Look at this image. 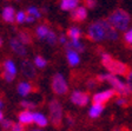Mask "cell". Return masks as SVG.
Here are the masks:
<instances>
[{
  "instance_id": "1",
  "label": "cell",
  "mask_w": 132,
  "mask_h": 131,
  "mask_svg": "<svg viewBox=\"0 0 132 131\" xmlns=\"http://www.w3.org/2000/svg\"><path fill=\"white\" fill-rule=\"evenodd\" d=\"M87 38L92 41H104V40H117L118 31L113 27L107 19H99L90 24L87 28Z\"/></svg>"
},
{
  "instance_id": "2",
  "label": "cell",
  "mask_w": 132,
  "mask_h": 131,
  "mask_svg": "<svg viewBox=\"0 0 132 131\" xmlns=\"http://www.w3.org/2000/svg\"><path fill=\"white\" fill-rule=\"evenodd\" d=\"M102 64L109 71V73L114 74V76L127 77V74L131 71V68H130V66L127 64L113 58L110 53H106V52L102 53Z\"/></svg>"
},
{
  "instance_id": "3",
  "label": "cell",
  "mask_w": 132,
  "mask_h": 131,
  "mask_svg": "<svg viewBox=\"0 0 132 131\" xmlns=\"http://www.w3.org/2000/svg\"><path fill=\"white\" fill-rule=\"evenodd\" d=\"M107 21L112 25L117 31L120 32H126L129 31V26L132 22V17L130 13L123 8H116L113 12H111Z\"/></svg>"
},
{
  "instance_id": "4",
  "label": "cell",
  "mask_w": 132,
  "mask_h": 131,
  "mask_svg": "<svg viewBox=\"0 0 132 131\" xmlns=\"http://www.w3.org/2000/svg\"><path fill=\"white\" fill-rule=\"evenodd\" d=\"M98 80V83L106 82L112 86V89L114 90L116 95H119V97H126L130 95V90L127 87V84L124 83L121 79H119L117 76L111 73H104V74H99L96 78Z\"/></svg>"
},
{
  "instance_id": "5",
  "label": "cell",
  "mask_w": 132,
  "mask_h": 131,
  "mask_svg": "<svg viewBox=\"0 0 132 131\" xmlns=\"http://www.w3.org/2000/svg\"><path fill=\"white\" fill-rule=\"evenodd\" d=\"M50 110V120L54 128H60L63 122V106L59 101L52 99L48 104Z\"/></svg>"
},
{
  "instance_id": "6",
  "label": "cell",
  "mask_w": 132,
  "mask_h": 131,
  "mask_svg": "<svg viewBox=\"0 0 132 131\" xmlns=\"http://www.w3.org/2000/svg\"><path fill=\"white\" fill-rule=\"evenodd\" d=\"M51 86H52V90L55 95L63 96L66 95L67 91H69V85L66 83L65 77L61 73H54L52 77V80H51Z\"/></svg>"
},
{
  "instance_id": "7",
  "label": "cell",
  "mask_w": 132,
  "mask_h": 131,
  "mask_svg": "<svg viewBox=\"0 0 132 131\" xmlns=\"http://www.w3.org/2000/svg\"><path fill=\"white\" fill-rule=\"evenodd\" d=\"M116 92L113 89H109V90L102 91V92H97L92 96V102L93 104H100V105H105L109 101L114 97Z\"/></svg>"
},
{
  "instance_id": "8",
  "label": "cell",
  "mask_w": 132,
  "mask_h": 131,
  "mask_svg": "<svg viewBox=\"0 0 132 131\" xmlns=\"http://www.w3.org/2000/svg\"><path fill=\"white\" fill-rule=\"evenodd\" d=\"M70 99H71V102L73 104L82 107V106H86L87 103L90 102V96L86 92H82V91H79V90H74L71 93Z\"/></svg>"
},
{
  "instance_id": "9",
  "label": "cell",
  "mask_w": 132,
  "mask_h": 131,
  "mask_svg": "<svg viewBox=\"0 0 132 131\" xmlns=\"http://www.w3.org/2000/svg\"><path fill=\"white\" fill-rule=\"evenodd\" d=\"M20 67H21L22 74H24L26 78H28V79H36V78H37L36 66H34V64L31 63L30 60L24 59L21 61V65H20Z\"/></svg>"
},
{
  "instance_id": "10",
  "label": "cell",
  "mask_w": 132,
  "mask_h": 131,
  "mask_svg": "<svg viewBox=\"0 0 132 131\" xmlns=\"http://www.w3.org/2000/svg\"><path fill=\"white\" fill-rule=\"evenodd\" d=\"M87 18V8L85 6H78L76 10L71 11V19L76 22H82Z\"/></svg>"
},
{
  "instance_id": "11",
  "label": "cell",
  "mask_w": 132,
  "mask_h": 131,
  "mask_svg": "<svg viewBox=\"0 0 132 131\" xmlns=\"http://www.w3.org/2000/svg\"><path fill=\"white\" fill-rule=\"evenodd\" d=\"M10 46H11L12 51H13L14 53H16L18 56L24 57V56L27 55V50H26L25 45L18 38H12L11 40H10Z\"/></svg>"
},
{
  "instance_id": "12",
  "label": "cell",
  "mask_w": 132,
  "mask_h": 131,
  "mask_svg": "<svg viewBox=\"0 0 132 131\" xmlns=\"http://www.w3.org/2000/svg\"><path fill=\"white\" fill-rule=\"evenodd\" d=\"M65 49H66V58H67L70 66H77L80 63L79 53L76 52L73 49H70V47H65Z\"/></svg>"
},
{
  "instance_id": "13",
  "label": "cell",
  "mask_w": 132,
  "mask_h": 131,
  "mask_svg": "<svg viewBox=\"0 0 132 131\" xmlns=\"http://www.w3.org/2000/svg\"><path fill=\"white\" fill-rule=\"evenodd\" d=\"M15 16H16V12L12 6H6V7H4L3 13H1V17H3L4 21L8 22V24H12V22L15 20Z\"/></svg>"
},
{
  "instance_id": "14",
  "label": "cell",
  "mask_w": 132,
  "mask_h": 131,
  "mask_svg": "<svg viewBox=\"0 0 132 131\" xmlns=\"http://www.w3.org/2000/svg\"><path fill=\"white\" fill-rule=\"evenodd\" d=\"M16 91H18V93L20 96L26 97L33 91V86L30 82H20L18 84V86H16Z\"/></svg>"
},
{
  "instance_id": "15",
  "label": "cell",
  "mask_w": 132,
  "mask_h": 131,
  "mask_svg": "<svg viewBox=\"0 0 132 131\" xmlns=\"http://www.w3.org/2000/svg\"><path fill=\"white\" fill-rule=\"evenodd\" d=\"M80 0H60V10L61 11H73L79 6Z\"/></svg>"
},
{
  "instance_id": "16",
  "label": "cell",
  "mask_w": 132,
  "mask_h": 131,
  "mask_svg": "<svg viewBox=\"0 0 132 131\" xmlns=\"http://www.w3.org/2000/svg\"><path fill=\"white\" fill-rule=\"evenodd\" d=\"M18 119H19V123H21L22 125H30L33 123V112L24 110L18 115Z\"/></svg>"
},
{
  "instance_id": "17",
  "label": "cell",
  "mask_w": 132,
  "mask_h": 131,
  "mask_svg": "<svg viewBox=\"0 0 132 131\" xmlns=\"http://www.w3.org/2000/svg\"><path fill=\"white\" fill-rule=\"evenodd\" d=\"M50 120L46 116H44L41 112H33V123H36L38 128H45L47 126Z\"/></svg>"
},
{
  "instance_id": "18",
  "label": "cell",
  "mask_w": 132,
  "mask_h": 131,
  "mask_svg": "<svg viewBox=\"0 0 132 131\" xmlns=\"http://www.w3.org/2000/svg\"><path fill=\"white\" fill-rule=\"evenodd\" d=\"M105 105H100V104H92V106L88 110V116H90L92 119H96V118L100 117V115L104 111Z\"/></svg>"
},
{
  "instance_id": "19",
  "label": "cell",
  "mask_w": 132,
  "mask_h": 131,
  "mask_svg": "<svg viewBox=\"0 0 132 131\" xmlns=\"http://www.w3.org/2000/svg\"><path fill=\"white\" fill-rule=\"evenodd\" d=\"M82 36V32L79 27L77 26H72L67 30V37H69L71 40H80Z\"/></svg>"
},
{
  "instance_id": "20",
  "label": "cell",
  "mask_w": 132,
  "mask_h": 131,
  "mask_svg": "<svg viewBox=\"0 0 132 131\" xmlns=\"http://www.w3.org/2000/svg\"><path fill=\"white\" fill-rule=\"evenodd\" d=\"M3 67H4V71L7 72V73H11L13 76L16 74V66L12 59H6L3 64Z\"/></svg>"
},
{
  "instance_id": "21",
  "label": "cell",
  "mask_w": 132,
  "mask_h": 131,
  "mask_svg": "<svg viewBox=\"0 0 132 131\" xmlns=\"http://www.w3.org/2000/svg\"><path fill=\"white\" fill-rule=\"evenodd\" d=\"M65 47H70V49H73L76 52L78 53H82V52L85 51V46L80 43V40H71L65 45Z\"/></svg>"
},
{
  "instance_id": "22",
  "label": "cell",
  "mask_w": 132,
  "mask_h": 131,
  "mask_svg": "<svg viewBox=\"0 0 132 131\" xmlns=\"http://www.w3.org/2000/svg\"><path fill=\"white\" fill-rule=\"evenodd\" d=\"M16 38L19 39L20 41H21L24 45H30V44H32V37H31V33L28 32V31H20L19 33H18V37Z\"/></svg>"
},
{
  "instance_id": "23",
  "label": "cell",
  "mask_w": 132,
  "mask_h": 131,
  "mask_svg": "<svg viewBox=\"0 0 132 131\" xmlns=\"http://www.w3.org/2000/svg\"><path fill=\"white\" fill-rule=\"evenodd\" d=\"M48 32H50V28L47 27L46 25H39L36 30L37 37H38L39 39H41V40H45V38L47 37Z\"/></svg>"
},
{
  "instance_id": "24",
  "label": "cell",
  "mask_w": 132,
  "mask_h": 131,
  "mask_svg": "<svg viewBox=\"0 0 132 131\" xmlns=\"http://www.w3.org/2000/svg\"><path fill=\"white\" fill-rule=\"evenodd\" d=\"M45 40H46V43L48 44V45H51V46H54L55 44H57V41H58L57 33H55L54 31L50 30V32H48V34H47V37L45 38Z\"/></svg>"
},
{
  "instance_id": "25",
  "label": "cell",
  "mask_w": 132,
  "mask_h": 131,
  "mask_svg": "<svg viewBox=\"0 0 132 131\" xmlns=\"http://www.w3.org/2000/svg\"><path fill=\"white\" fill-rule=\"evenodd\" d=\"M33 64L38 68H44V67H46V65H47V60L45 59L44 57H41V56H37V57H34Z\"/></svg>"
},
{
  "instance_id": "26",
  "label": "cell",
  "mask_w": 132,
  "mask_h": 131,
  "mask_svg": "<svg viewBox=\"0 0 132 131\" xmlns=\"http://www.w3.org/2000/svg\"><path fill=\"white\" fill-rule=\"evenodd\" d=\"M26 13H27L28 16H32L33 18H36V19H39V18H41V11L39 10V8L34 7V6H31V7H28L27 10H26Z\"/></svg>"
},
{
  "instance_id": "27",
  "label": "cell",
  "mask_w": 132,
  "mask_h": 131,
  "mask_svg": "<svg viewBox=\"0 0 132 131\" xmlns=\"http://www.w3.org/2000/svg\"><path fill=\"white\" fill-rule=\"evenodd\" d=\"M20 106L22 107L24 110H28V111H32L37 107V105L33 102H30V101H21L20 103Z\"/></svg>"
},
{
  "instance_id": "28",
  "label": "cell",
  "mask_w": 132,
  "mask_h": 131,
  "mask_svg": "<svg viewBox=\"0 0 132 131\" xmlns=\"http://www.w3.org/2000/svg\"><path fill=\"white\" fill-rule=\"evenodd\" d=\"M26 16H27L26 11H19V12H16L15 21L18 22V24H24L25 20H26Z\"/></svg>"
},
{
  "instance_id": "29",
  "label": "cell",
  "mask_w": 132,
  "mask_h": 131,
  "mask_svg": "<svg viewBox=\"0 0 132 131\" xmlns=\"http://www.w3.org/2000/svg\"><path fill=\"white\" fill-rule=\"evenodd\" d=\"M84 3V6L86 8H90V10H94L98 6V1L97 0H81Z\"/></svg>"
},
{
  "instance_id": "30",
  "label": "cell",
  "mask_w": 132,
  "mask_h": 131,
  "mask_svg": "<svg viewBox=\"0 0 132 131\" xmlns=\"http://www.w3.org/2000/svg\"><path fill=\"white\" fill-rule=\"evenodd\" d=\"M13 122H12L11 119H4L3 122H1V128L4 129V130L6 131H10L12 130V126H13Z\"/></svg>"
},
{
  "instance_id": "31",
  "label": "cell",
  "mask_w": 132,
  "mask_h": 131,
  "mask_svg": "<svg viewBox=\"0 0 132 131\" xmlns=\"http://www.w3.org/2000/svg\"><path fill=\"white\" fill-rule=\"evenodd\" d=\"M124 40L126 41L127 44L132 45V28H130L129 31L125 32V34H124Z\"/></svg>"
},
{
  "instance_id": "32",
  "label": "cell",
  "mask_w": 132,
  "mask_h": 131,
  "mask_svg": "<svg viewBox=\"0 0 132 131\" xmlns=\"http://www.w3.org/2000/svg\"><path fill=\"white\" fill-rule=\"evenodd\" d=\"M1 77H3L7 83H12L14 80V78H15V76H13V74H11V73H7V72H5V71L1 73Z\"/></svg>"
},
{
  "instance_id": "33",
  "label": "cell",
  "mask_w": 132,
  "mask_h": 131,
  "mask_svg": "<svg viewBox=\"0 0 132 131\" xmlns=\"http://www.w3.org/2000/svg\"><path fill=\"white\" fill-rule=\"evenodd\" d=\"M126 84L130 90V93H132V70L130 71V73L127 74V77H126Z\"/></svg>"
},
{
  "instance_id": "34",
  "label": "cell",
  "mask_w": 132,
  "mask_h": 131,
  "mask_svg": "<svg viewBox=\"0 0 132 131\" xmlns=\"http://www.w3.org/2000/svg\"><path fill=\"white\" fill-rule=\"evenodd\" d=\"M11 131H25V126L21 123H14Z\"/></svg>"
},
{
  "instance_id": "35",
  "label": "cell",
  "mask_w": 132,
  "mask_h": 131,
  "mask_svg": "<svg viewBox=\"0 0 132 131\" xmlns=\"http://www.w3.org/2000/svg\"><path fill=\"white\" fill-rule=\"evenodd\" d=\"M116 104L119 105V106H126L127 101L125 97H119V98H117V101H116Z\"/></svg>"
},
{
  "instance_id": "36",
  "label": "cell",
  "mask_w": 132,
  "mask_h": 131,
  "mask_svg": "<svg viewBox=\"0 0 132 131\" xmlns=\"http://www.w3.org/2000/svg\"><path fill=\"white\" fill-rule=\"evenodd\" d=\"M58 41H59V43H60L61 45H66V44L69 43V41H67V38H66L65 34H60V37L58 38Z\"/></svg>"
},
{
  "instance_id": "37",
  "label": "cell",
  "mask_w": 132,
  "mask_h": 131,
  "mask_svg": "<svg viewBox=\"0 0 132 131\" xmlns=\"http://www.w3.org/2000/svg\"><path fill=\"white\" fill-rule=\"evenodd\" d=\"M36 21V18H33L32 16H26V20H25V22H27V24H32V22Z\"/></svg>"
},
{
  "instance_id": "38",
  "label": "cell",
  "mask_w": 132,
  "mask_h": 131,
  "mask_svg": "<svg viewBox=\"0 0 132 131\" xmlns=\"http://www.w3.org/2000/svg\"><path fill=\"white\" fill-rule=\"evenodd\" d=\"M94 83H98V80L97 79H91V80H88V83H87V86L90 87V89H93L94 87Z\"/></svg>"
},
{
  "instance_id": "39",
  "label": "cell",
  "mask_w": 132,
  "mask_h": 131,
  "mask_svg": "<svg viewBox=\"0 0 132 131\" xmlns=\"http://www.w3.org/2000/svg\"><path fill=\"white\" fill-rule=\"evenodd\" d=\"M67 122H69L70 125H72V124H73V118H72L71 116H67Z\"/></svg>"
},
{
  "instance_id": "40",
  "label": "cell",
  "mask_w": 132,
  "mask_h": 131,
  "mask_svg": "<svg viewBox=\"0 0 132 131\" xmlns=\"http://www.w3.org/2000/svg\"><path fill=\"white\" fill-rule=\"evenodd\" d=\"M27 131H43V130H40L39 128H33V129H30V130H27Z\"/></svg>"
},
{
  "instance_id": "41",
  "label": "cell",
  "mask_w": 132,
  "mask_h": 131,
  "mask_svg": "<svg viewBox=\"0 0 132 131\" xmlns=\"http://www.w3.org/2000/svg\"><path fill=\"white\" fill-rule=\"evenodd\" d=\"M4 120V115H3V112H1V110H0V123Z\"/></svg>"
},
{
  "instance_id": "42",
  "label": "cell",
  "mask_w": 132,
  "mask_h": 131,
  "mask_svg": "<svg viewBox=\"0 0 132 131\" xmlns=\"http://www.w3.org/2000/svg\"><path fill=\"white\" fill-rule=\"evenodd\" d=\"M1 107H3V101L0 99V110H1Z\"/></svg>"
},
{
  "instance_id": "43",
  "label": "cell",
  "mask_w": 132,
  "mask_h": 131,
  "mask_svg": "<svg viewBox=\"0 0 132 131\" xmlns=\"http://www.w3.org/2000/svg\"><path fill=\"white\" fill-rule=\"evenodd\" d=\"M1 45H3V39L0 38V46H1Z\"/></svg>"
},
{
  "instance_id": "44",
  "label": "cell",
  "mask_w": 132,
  "mask_h": 131,
  "mask_svg": "<svg viewBox=\"0 0 132 131\" xmlns=\"http://www.w3.org/2000/svg\"><path fill=\"white\" fill-rule=\"evenodd\" d=\"M112 131H119V130H118V129H113Z\"/></svg>"
}]
</instances>
